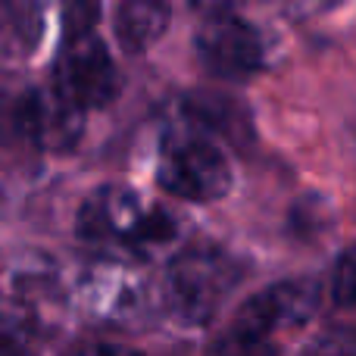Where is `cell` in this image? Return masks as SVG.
Here are the masks:
<instances>
[{
    "label": "cell",
    "instance_id": "8fae6325",
    "mask_svg": "<svg viewBox=\"0 0 356 356\" xmlns=\"http://www.w3.org/2000/svg\"><path fill=\"white\" fill-rule=\"evenodd\" d=\"M44 19L38 0H0V56H25L41 38Z\"/></svg>",
    "mask_w": 356,
    "mask_h": 356
},
{
    "label": "cell",
    "instance_id": "8992f818",
    "mask_svg": "<svg viewBox=\"0 0 356 356\" xmlns=\"http://www.w3.org/2000/svg\"><path fill=\"white\" fill-rule=\"evenodd\" d=\"M194 50L200 66L225 81H244L266 66L263 35L247 19L234 16V10L207 16L197 29Z\"/></svg>",
    "mask_w": 356,
    "mask_h": 356
},
{
    "label": "cell",
    "instance_id": "4fadbf2b",
    "mask_svg": "<svg viewBox=\"0 0 356 356\" xmlns=\"http://www.w3.org/2000/svg\"><path fill=\"white\" fill-rule=\"evenodd\" d=\"M100 19V0H66V10H63V31L66 38H79L94 31Z\"/></svg>",
    "mask_w": 356,
    "mask_h": 356
},
{
    "label": "cell",
    "instance_id": "7a4b0ae2",
    "mask_svg": "<svg viewBox=\"0 0 356 356\" xmlns=\"http://www.w3.org/2000/svg\"><path fill=\"white\" fill-rule=\"evenodd\" d=\"M241 278L244 269L225 250L209 244L188 247L169 263L160 288V303L181 325H207Z\"/></svg>",
    "mask_w": 356,
    "mask_h": 356
},
{
    "label": "cell",
    "instance_id": "2e32d148",
    "mask_svg": "<svg viewBox=\"0 0 356 356\" xmlns=\"http://www.w3.org/2000/svg\"><path fill=\"white\" fill-rule=\"evenodd\" d=\"M307 356H353V341L347 332H332V334H325Z\"/></svg>",
    "mask_w": 356,
    "mask_h": 356
},
{
    "label": "cell",
    "instance_id": "6da1fadb",
    "mask_svg": "<svg viewBox=\"0 0 356 356\" xmlns=\"http://www.w3.org/2000/svg\"><path fill=\"white\" fill-rule=\"evenodd\" d=\"M75 232L88 244L144 250V247H160L175 241L178 222L163 207H147L131 188L100 184L79 207Z\"/></svg>",
    "mask_w": 356,
    "mask_h": 356
},
{
    "label": "cell",
    "instance_id": "5bb4252c",
    "mask_svg": "<svg viewBox=\"0 0 356 356\" xmlns=\"http://www.w3.org/2000/svg\"><path fill=\"white\" fill-rule=\"evenodd\" d=\"M353 253L344 250L338 257V263H334V272H332V297L338 307H350L353 303Z\"/></svg>",
    "mask_w": 356,
    "mask_h": 356
},
{
    "label": "cell",
    "instance_id": "ba28073f",
    "mask_svg": "<svg viewBox=\"0 0 356 356\" xmlns=\"http://www.w3.org/2000/svg\"><path fill=\"white\" fill-rule=\"evenodd\" d=\"M322 300V288L313 278H288V282H275L266 291L247 297L238 307L232 325L247 328V332L266 334V338H278L303 328L316 316Z\"/></svg>",
    "mask_w": 356,
    "mask_h": 356
},
{
    "label": "cell",
    "instance_id": "e0dca14e",
    "mask_svg": "<svg viewBox=\"0 0 356 356\" xmlns=\"http://www.w3.org/2000/svg\"><path fill=\"white\" fill-rule=\"evenodd\" d=\"M188 3L194 6L197 13H203V16H213V13H228V10H234L241 0H188Z\"/></svg>",
    "mask_w": 356,
    "mask_h": 356
},
{
    "label": "cell",
    "instance_id": "9a60e30c",
    "mask_svg": "<svg viewBox=\"0 0 356 356\" xmlns=\"http://www.w3.org/2000/svg\"><path fill=\"white\" fill-rule=\"evenodd\" d=\"M66 356H144L141 350L119 341H75Z\"/></svg>",
    "mask_w": 356,
    "mask_h": 356
},
{
    "label": "cell",
    "instance_id": "5b68a950",
    "mask_svg": "<svg viewBox=\"0 0 356 356\" xmlns=\"http://www.w3.org/2000/svg\"><path fill=\"white\" fill-rule=\"evenodd\" d=\"M10 125L25 144L44 154H69L81 141L85 110L66 100L54 85L29 88L10 104Z\"/></svg>",
    "mask_w": 356,
    "mask_h": 356
},
{
    "label": "cell",
    "instance_id": "7c38bea8",
    "mask_svg": "<svg viewBox=\"0 0 356 356\" xmlns=\"http://www.w3.org/2000/svg\"><path fill=\"white\" fill-rule=\"evenodd\" d=\"M207 356H282V353H278L275 338H266V334L228 325V332H222L219 338L209 344Z\"/></svg>",
    "mask_w": 356,
    "mask_h": 356
},
{
    "label": "cell",
    "instance_id": "277c9868",
    "mask_svg": "<svg viewBox=\"0 0 356 356\" xmlns=\"http://www.w3.org/2000/svg\"><path fill=\"white\" fill-rule=\"evenodd\" d=\"M156 181L181 200L213 203L232 188V163L216 141L194 129H184L163 141Z\"/></svg>",
    "mask_w": 356,
    "mask_h": 356
},
{
    "label": "cell",
    "instance_id": "9c48e42d",
    "mask_svg": "<svg viewBox=\"0 0 356 356\" xmlns=\"http://www.w3.org/2000/svg\"><path fill=\"white\" fill-rule=\"evenodd\" d=\"M181 122L207 135L209 141H216V135L228 141H247L253 135L247 106L238 97L216 91H191L181 97Z\"/></svg>",
    "mask_w": 356,
    "mask_h": 356
},
{
    "label": "cell",
    "instance_id": "52a82bcc",
    "mask_svg": "<svg viewBox=\"0 0 356 356\" xmlns=\"http://www.w3.org/2000/svg\"><path fill=\"white\" fill-rule=\"evenodd\" d=\"M54 88L79 110H100L119 94V72L110 50L94 31L66 38L54 66Z\"/></svg>",
    "mask_w": 356,
    "mask_h": 356
},
{
    "label": "cell",
    "instance_id": "30bf717a",
    "mask_svg": "<svg viewBox=\"0 0 356 356\" xmlns=\"http://www.w3.org/2000/svg\"><path fill=\"white\" fill-rule=\"evenodd\" d=\"M172 6L169 0H119L113 31L125 54H144L150 50L169 29Z\"/></svg>",
    "mask_w": 356,
    "mask_h": 356
},
{
    "label": "cell",
    "instance_id": "3957f363",
    "mask_svg": "<svg viewBox=\"0 0 356 356\" xmlns=\"http://www.w3.org/2000/svg\"><path fill=\"white\" fill-rule=\"evenodd\" d=\"M79 300L94 322L131 328L150 313L160 294L131 257H100L81 272Z\"/></svg>",
    "mask_w": 356,
    "mask_h": 356
}]
</instances>
